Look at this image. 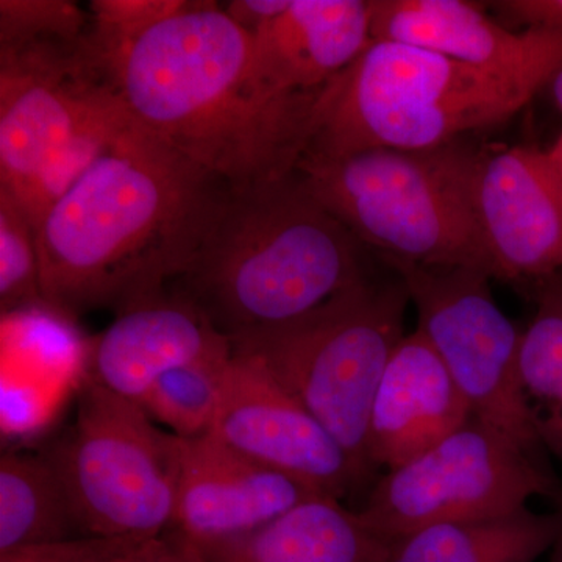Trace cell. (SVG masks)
Returning a JSON list of instances; mask_svg holds the SVG:
<instances>
[{
	"instance_id": "obj_1",
	"label": "cell",
	"mask_w": 562,
	"mask_h": 562,
	"mask_svg": "<svg viewBox=\"0 0 562 562\" xmlns=\"http://www.w3.org/2000/svg\"><path fill=\"white\" fill-rule=\"evenodd\" d=\"M227 188L133 120L36 228L47 308L120 313L165 291L190 265Z\"/></svg>"
},
{
	"instance_id": "obj_2",
	"label": "cell",
	"mask_w": 562,
	"mask_h": 562,
	"mask_svg": "<svg viewBox=\"0 0 562 562\" xmlns=\"http://www.w3.org/2000/svg\"><path fill=\"white\" fill-rule=\"evenodd\" d=\"M140 127L232 188L294 171L317 92L277 94L251 70V35L214 2H194L105 65Z\"/></svg>"
},
{
	"instance_id": "obj_3",
	"label": "cell",
	"mask_w": 562,
	"mask_h": 562,
	"mask_svg": "<svg viewBox=\"0 0 562 562\" xmlns=\"http://www.w3.org/2000/svg\"><path fill=\"white\" fill-rule=\"evenodd\" d=\"M371 257L294 169L228 187L171 290L233 339L316 312L369 279Z\"/></svg>"
},
{
	"instance_id": "obj_4",
	"label": "cell",
	"mask_w": 562,
	"mask_h": 562,
	"mask_svg": "<svg viewBox=\"0 0 562 562\" xmlns=\"http://www.w3.org/2000/svg\"><path fill=\"white\" fill-rule=\"evenodd\" d=\"M553 74L482 68L372 40L317 94L303 155L338 158L380 147L424 150L457 143L512 120Z\"/></svg>"
},
{
	"instance_id": "obj_5",
	"label": "cell",
	"mask_w": 562,
	"mask_h": 562,
	"mask_svg": "<svg viewBox=\"0 0 562 562\" xmlns=\"http://www.w3.org/2000/svg\"><path fill=\"white\" fill-rule=\"evenodd\" d=\"M483 149L469 140L424 150L369 149L338 158L303 155V184L375 257L420 266L494 265L476 213Z\"/></svg>"
},
{
	"instance_id": "obj_6",
	"label": "cell",
	"mask_w": 562,
	"mask_h": 562,
	"mask_svg": "<svg viewBox=\"0 0 562 562\" xmlns=\"http://www.w3.org/2000/svg\"><path fill=\"white\" fill-rule=\"evenodd\" d=\"M409 303L397 273L383 279L372 273L302 319L231 341L233 349L265 362L341 443L362 479L371 471L368 428L373 397L406 336Z\"/></svg>"
},
{
	"instance_id": "obj_7",
	"label": "cell",
	"mask_w": 562,
	"mask_h": 562,
	"mask_svg": "<svg viewBox=\"0 0 562 562\" xmlns=\"http://www.w3.org/2000/svg\"><path fill=\"white\" fill-rule=\"evenodd\" d=\"M91 538L149 541L172 528L181 438L138 403L88 382L69 430L43 453Z\"/></svg>"
},
{
	"instance_id": "obj_8",
	"label": "cell",
	"mask_w": 562,
	"mask_h": 562,
	"mask_svg": "<svg viewBox=\"0 0 562 562\" xmlns=\"http://www.w3.org/2000/svg\"><path fill=\"white\" fill-rule=\"evenodd\" d=\"M546 497L562 513V486L543 460L472 417L427 452L386 471L360 514L394 543L428 525L491 519Z\"/></svg>"
},
{
	"instance_id": "obj_9",
	"label": "cell",
	"mask_w": 562,
	"mask_h": 562,
	"mask_svg": "<svg viewBox=\"0 0 562 562\" xmlns=\"http://www.w3.org/2000/svg\"><path fill=\"white\" fill-rule=\"evenodd\" d=\"M375 258L401 277L416 308L417 330L449 369L472 416L543 460L538 413L517 372L522 331L495 303L490 273Z\"/></svg>"
},
{
	"instance_id": "obj_10",
	"label": "cell",
	"mask_w": 562,
	"mask_h": 562,
	"mask_svg": "<svg viewBox=\"0 0 562 562\" xmlns=\"http://www.w3.org/2000/svg\"><path fill=\"white\" fill-rule=\"evenodd\" d=\"M128 114L88 35L0 46V190L20 201L74 140Z\"/></svg>"
},
{
	"instance_id": "obj_11",
	"label": "cell",
	"mask_w": 562,
	"mask_h": 562,
	"mask_svg": "<svg viewBox=\"0 0 562 562\" xmlns=\"http://www.w3.org/2000/svg\"><path fill=\"white\" fill-rule=\"evenodd\" d=\"M228 449L341 498L361 480L341 443L266 368L233 349L231 376L209 432Z\"/></svg>"
},
{
	"instance_id": "obj_12",
	"label": "cell",
	"mask_w": 562,
	"mask_h": 562,
	"mask_svg": "<svg viewBox=\"0 0 562 562\" xmlns=\"http://www.w3.org/2000/svg\"><path fill=\"white\" fill-rule=\"evenodd\" d=\"M475 202L494 279L520 288L562 271V179L549 150L483 149Z\"/></svg>"
},
{
	"instance_id": "obj_13",
	"label": "cell",
	"mask_w": 562,
	"mask_h": 562,
	"mask_svg": "<svg viewBox=\"0 0 562 562\" xmlns=\"http://www.w3.org/2000/svg\"><path fill=\"white\" fill-rule=\"evenodd\" d=\"M313 495L317 492L305 484L209 435L181 439L176 517L169 531L192 546L225 541L257 530Z\"/></svg>"
},
{
	"instance_id": "obj_14",
	"label": "cell",
	"mask_w": 562,
	"mask_h": 562,
	"mask_svg": "<svg viewBox=\"0 0 562 562\" xmlns=\"http://www.w3.org/2000/svg\"><path fill=\"white\" fill-rule=\"evenodd\" d=\"M371 31L482 68L554 72L562 63V27L513 32L462 0H371Z\"/></svg>"
},
{
	"instance_id": "obj_15",
	"label": "cell",
	"mask_w": 562,
	"mask_h": 562,
	"mask_svg": "<svg viewBox=\"0 0 562 562\" xmlns=\"http://www.w3.org/2000/svg\"><path fill=\"white\" fill-rule=\"evenodd\" d=\"M472 412L449 369L419 330L406 335L387 362L368 428L369 468L386 471L427 452Z\"/></svg>"
},
{
	"instance_id": "obj_16",
	"label": "cell",
	"mask_w": 562,
	"mask_h": 562,
	"mask_svg": "<svg viewBox=\"0 0 562 562\" xmlns=\"http://www.w3.org/2000/svg\"><path fill=\"white\" fill-rule=\"evenodd\" d=\"M228 341L194 303L165 290L117 313L92 347L91 380L139 405L162 373Z\"/></svg>"
},
{
	"instance_id": "obj_17",
	"label": "cell",
	"mask_w": 562,
	"mask_h": 562,
	"mask_svg": "<svg viewBox=\"0 0 562 562\" xmlns=\"http://www.w3.org/2000/svg\"><path fill=\"white\" fill-rule=\"evenodd\" d=\"M251 35V70L277 94L321 91L371 44V2L292 0Z\"/></svg>"
},
{
	"instance_id": "obj_18",
	"label": "cell",
	"mask_w": 562,
	"mask_h": 562,
	"mask_svg": "<svg viewBox=\"0 0 562 562\" xmlns=\"http://www.w3.org/2000/svg\"><path fill=\"white\" fill-rule=\"evenodd\" d=\"M192 547L203 562H387L392 543L360 512L317 494L257 530Z\"/></svg>"
},
{
	"instance_id": "obj_19",
	"label": "cell",
	"mask_w": 562,
	"mask_h": 562,
	"mask_svg": "<svg viewBox=\"0 0 562 562\" xmlns=\"http://www.w3.org/2000/svg\"><path fill=\"white\" fill-rule=\"evenodd\" d=\"M562 532V513L525 508L491 519L428 525L392 543L387 562H535Z\"/></svg>"
},
{
	"instance_id": "obj_20",
	"label": "cell",
	"mask_w": 562,
	"mask_h": 562,
	"mask_svg": "<svg viewBox=\"0 0 562 562\" xmlns=\"http://www.w3.org/2000/svg\"><path fill=\"white\" fill-rule=\"evenodd\" d=\"M87 538L47 458L5 453L0 460V553Z\"/></svg>"
},
{
	"instance_id": "obj_21",
	"label": "cell",
	"mask_w": 562,
	"mask_h": 562,
	"mask_svg": "<svg viewBox=\"0 0 562 562\" xmlns=\"http://www.w3.org/2000/svg\"><path fill=\"white\" fill-rule=\"evenodd\" d=\"M232 341L198 360L162 373L139 403L151 419L181 439L209 435L227 390Z\"/></svg>"
},
{
	"instance_id": "obj_22",
	"label": "cell",
	"mask_w": 562,
	"mask_h": 562,
	"mask_svg": "<svg viewBox=\"0 0 562 562\" xmlns=\"http://www.w3.org/2000/svg\"><path fill=\"white\" fill-rule=\"evenodd\" d=\"M536 303V313L520 335L517 372L525 394L552 406L562 394V290L550 277L522 284Z\"/></svg>"
},
{
	"instance_id": "obj_23",
	"label": "cell",
	"mask_w": 562,
	"mask_h": 562,
	"mask_svg": "<svg viewBox=\"0 0 562 562\" xmlns=\"http://www.w3.org/2000/svg\"><path fill=\"white\" fill-rule=\"evenodd\" d=\"M46 306L41 291L38 235L9 192L0 190V308Z\"/></svg>"
},
{
	"instance_id": "obj_24",
	"label": "cell",
	"mask_w": 562,
	"mask_h": 562,
	"mask_svg": "<svg viewBox=\"0 0 562 562\" xmlns=\"http://www.w3.org/2000/svg\"><path fill=\"white\" fill-rule=\"evenodd\" d=\"M194 5L187 0H95L88 43L101 68L155 25ZM105 70V69H103Z\"/></svg>"
},
{
	"instance_id": "obj_25",
	"label": "cell",
	"mask_w": 562,
	"mask_h": 562,
	"mask_svg": "<svg viewBox=\"0 0 562 562\" xmlns=\"http://www.w3.org/2000/svg\"><path fill=\"white\" fill-rule=\"evenodd\" d=\"M90 14L61 0H0V46L31 41L76 43L90 31Z\"/></svg>"
},
{
	"instance_id": "obj_26",
	"label": "cell",
	"mask_w": 562,
	"mask_h": 562,
	"mask_svg": "<svg viewBox=\"0 0 562 562\" xmlns=\"http://www.w3.org/2000/svg\"><path fill=\"white\" fill-rule=\"evenodd\" d=\"M127 539L76 538L21 547L0 553V562H99L127 549Z\"/></svg>"
},
{
	"instance_id": "obj_27",
	"label": "cell",
	"mask_w": 562,
	"mask_h": 562,
	"mask_svg": "<svg viewBox=\"0 0 562 562\" xmlns=\"http://www.w3.org/2000/svg\"><path fill=\"white\" fill-rule=\"evenodd\" d=\"M99 562H203L201 554L173 531L160 538L136 542Z\"/></svg>"
},
{
	"instance_id": "obj_28",
	"label": "cell",
	"mask_w": 562,
	"mask_h": 562,
	"mask_svg": "<svg viewBox=\"0 0 562 562\" xmlns=\"http://www.w3.org/2000/svg\"><path fill=\"white\" fill-rule=\"evenodd\" d=\"M506 20L524 27H562V0H508L495 2Z\"/></svg>"
},
{
	"instance_id": "obj_29",
	"label": "cell",
	"mask_w": 562,
	"mask_h": 562,
	"mask_svg": "<svg viewBox=\"0 0 562 562\" xmlns=\"http://www.w3.org/2000/svg\"><path fill=\"white\" fill-rule=\"evenodd\" d=\"M291 2L292 0H235L222 10L244 31L254 33L266 22L280 16Z\"/></svg>"
},
{
	"instance_id": "obj_30",
	"label": "cell",
	"mask_w": 562,
	"mask_h": 562,
	"mask_svg": "<svg viewBox=\"0 0 562 562\" xmlns=\"http://www.w3.org/2000/svg\"><path fill=\"white\" fill-rule=\"evenodd\" d=\"M538 430L546 449L562 460V394L552 406L538 414Z\"/></svg>"
},
{
	"instance_id": "obj_31",
	"label": "cell",
	"mask_w": 562,
	"mask_h": 562,
	"mask_svg": "<svg viewBox=\"0 0 562 562\" xmlns=\"http://www.w3.org/2000/svg\"><path fill=\"white\" fill-rule=\"evenodd\" d=\"M550 91H552V98L554 103H557L558 109H560L562 113V63L560 68L554 70L552 79H550L549 85Z\"/></svg>"
},
{
	"instance_id": "obj_32",
	"label": "cell",
	"mask_w": 562,
	"mask_h": 562,
	"mask_svg": "<svg viewBox=\"0 0 562 562\" xmlns=\"http://www.w3.org/2000/svg\"><path fill=\"white\" fill-rule=\"evenodd\" d=\"M549 155L562 179V132L558 136L557 143L553 144L552 149L549 150Z\"/></svg>"
},
{
	"instance_id": "obj_33",
	"label": "cell",
	"mask_w": 562,
	"mask_h": 562,
	"mask_svg": "<svg viewBox=\"0 0 562 562\" xmlns=\"http://www.w3.org/2000/svg\"><path fill=\"white\" fill-rule=\"evenodd\" d=\"M547 562H562V532L557 542L553 543L552 550L549 552V560Z\"/></svg>"
},
{
	"instance_id": "obj_34",
	"label": "cell",
	"mask_w": 562,
	"mask_h": 562,
	"mask_svg": "<svg viewBox=\"0 0 562 562\" xmlns=\"http://www.w3.org/2000/svg\"><path fill=\"white\" fill-rule=\"evenodd\" d=\"M550 280L553 281L554 284H557L558 288H561L562 290V271L552 273V276H549Z\"/></svg>"
}]
</instances>
